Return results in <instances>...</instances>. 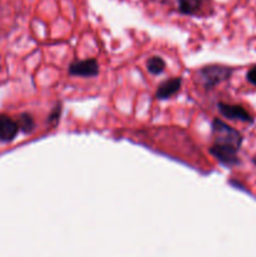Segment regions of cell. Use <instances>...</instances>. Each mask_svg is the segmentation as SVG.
I'll return each instance as SVG.
<instances>
[{
  "label": "cell",
  "instance_id": "cell-3",
  "mask_svg": "<svg viewBox=\"0 0 256 257\" xmlns=\"http://www.w3.org/2000/svg\"><path fill=\"white\" fill-rule=\"evenodd\" d=\"M218 109L223 117L228 119L241 120V122H252V115L247 112L243 107L236 104H226V103H218Z\"/></svg>",
  "mask_w": 256,
  "mask_h": 257
},
{
  "label": "cell",
  "instance_id": "cell-7",
  "mask_svg": "<svg viewBox=\"0 0 256 257\" xmlns=\"http://www.w3.org/2000/svg\"><path fill=\"white\" fill-rule=\"evenodd\" d=\"M181 84H182L181 78H172V79L162 83L156 92V98L157 99H167V98L172 97L180 90Z\"/></svg>",
  "mask_w": 256,
  "mask_h": 257
},
{
  "label": "cell",
  "instance_id": "cell-2",
  "mask_svg": "<svg viewBox=\"0 0 256 257\" xmlns=\"http://www.w3.org/2000/svg\"><path fill=\"white\" fill-rule=\"evenodd\" d=\"M231 75V69L222 65H210L201 70V78L205 82L206 87H212L223 82Z\"/></svg>",
  "mask_w": 256,
  "mask_h": 257
},
{
  "label": "cell",
  "instance_id": "cell-5",
  "mask_svg": "<svg viewBox=\"0 0 256 257\" xmlns=\"http://www.w3.org/2000/svg\"><path fill=\"white\" fill-rule=\"evenodd\" d=\"M98 64L94 59L80 60L70 64L69 73L72 75H79V77H94L98 74Z\"/></svg>",
  "mask_w": 256,
  "mask_h": 257
},
{
  "label": "cell",
  "instance_id": "cell-8",
  "mask_svg": "<svg viewBox=\"0 0 256 257\" xmlns=\"http://www.w3.org/2000/svg\"><path fill=\"white\" fill-rule=\"evenodd\" d=\"M203 0H178V9L182 14L195 15L201 10Z\"/></svg>",
  "mask_w": 256,
  "mask_h": 257
},
{
  "label": "cell",
  "instance_id": "cell-11",
  "mask_svg": "<svg viewBox=\"0 0 256 257\" xmlns=\"http://www.w3.org/2000/svg\"><path fill=\"white\" fill-rule=\"evenodd\" d=\"M247 80L251 84L256 85V65L247 72Z\"/></svg>",
  "mask_w": 256,
  "mask_h": 257
},
{
  "label": "cell",
  "instance_id": "cell-4",
  "mask_svg": "<svg viewBox=\"0 0 256 257\" xmlns=\"http://www.w3.org/2000/svg\"><path fill=\"white\" fill-rule=\"evenodd\" d=\"M237 148L231 147L227 145H221V143H215L211 147V153L217 158L220 162L225 165H235L237 163Z\"/></svg>",
  "mask_w": 256,
  "mask_h": 257
},
{
  "label": "cell",
  "instance_id": "cell-1",
  "mask_svg": "<svg viewBox=\"0 0 256 257\" xmlns=\"http://www.w3.org/2000/svg\"><path fill=\"white\" fill-rule=\"evenodd\" d=\"M213 133L216 136V143H221V145H227L231 147L240 148L241 142H242V138L241 135L235 131L233 128H231L230 125H227L226 123H223L222 120L215 119L213 120Z\"/></svg>",
  "mask_w": 256,
  "mask_h": 257
},
{
  "label": "cell",
  "instance_id": "cell-12",
  "mask_svg": "<svg viewBox=\"0 0 256 257\" xmlns=\"http://www.w3.org/2000/svg\"><path fill=\"white\" fill-rule=\"evenodd\" d=\"M253 163H255V165H256V157L253 158Z\"/></svg>",
  "mask_w": 256,
  "mask_h": 257
},
{
  "label": "cell",
  "instance_id": "cell-9",
  "mask_svg": "<svg viewBox=\"0 0 256 257\" xmlns=\"http://www.w3.org/2000/svg\"><path fill=\"white\" fill-rule=\"evenodd\" d=\"M18 125H19V130L23 131L24 133H29L34 130V119L30 114L28 113H23V114L19 115L17 120Z\"/></svg>",
  "mask_w": 256,
  "mask_h": 257
},
{
  "label": "cell",
  "instance_id": "cell-10",
  "mask_svg": "<svg viewBox=\"0 0 256 257\" xmlns=\"http://www.w3.org/2000/svg\"><path fill=\"white\" fill-rule=\"evenodd\" d=\"M166 63L162 58L160 57H152L147 62V69L148 72L152 73V74H160L165 70Z\"/></svg>",
  "mask_w": 256,
  "mask_h": 257
},
{
  "label": "cell",
  "instance_id": "cell-6",
  "mask_svg": "<svg viewBox=\"0 0 256 257\" xmlns=\"http://www.w3.org/2000/svg\"><path fill=\"white\" fill-rule=\"evenodd\" d=\"M19 132V125L9 115L0 114V141L12 142Z\"/></svg>",
  "mask_w": 256,
  "mask_h": 257
}]
</instances>
